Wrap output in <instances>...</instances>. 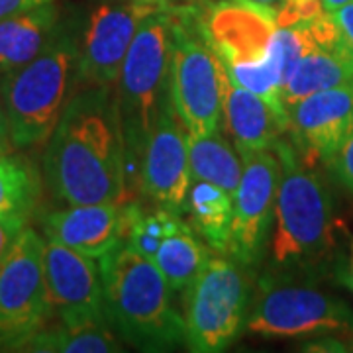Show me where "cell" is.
Segmentation results:
<instances>
[{
	"label": "cell",
	"mask_w": 353,
	"mask_h": 353,
	"mask_svg": "<svg viewBox=\"0 0 353 353\" xmlns=\"http://www.w3.org/2000/svg\"><path fill=\"white\" fill-rule=\"evenodd\" d=\"M43 173L67 204L130 202L116 87H85L69 97L48 139Z\"/></svg>",
	"instance_id": "6da1fadb"
},
{
	"label": "cell",
	"mask_w": 353,
	"mask_h": 353,
	"mask_svg": "<svg viewBox=\"0 0 353 353\" xmlns=\"http://www.w3.org/2000/svg\"><path fill=\"white\" fill-rule=\"evenodd\" d=\"M281 159L271 269L312 279L334 252V199L324 176L279 138L273 145Z\"/></svg>",
	"instance_id": "7a4b0ae2"
},
{
	"label": "cell",
	"mask_w": 353,
	"mask_h": 353,
	"mask_svg": "<svg viewBox=\"0 0 353 353\" xmlns=\"http://www.w3.org/2000/svg\"><path fill=\"white\" fill-rule=\"evenodd\" d=\"M173 39L175 16L171 6L159 2L139 22L116 83L126 150L128 201H136L141 192L143 150L169 94Z\"/></svg>",
	"instance_id": "3957f363"
},
{
	"label": "cell",
	"mask_w": 353,
	"mask_h": 353,
	"mask_svg": "<svg viewBox=\"0 0 353 353\" xmlns=\"http://www.w3.org/2000/svg\"><path fill=\"white\" fill-rule=\"evenodd\" d=\"M106 318L132 345L167 352L185 343V318L171 301V287L153 263L126 240L99 257Z\"/></svg>",
	"instance_id": "277c9868"
},
{
	"label": "cell",
	"mask_w": 353,
	"mask_h": 353,
	"mask_svg": "<svg viewBox=\"0 0 353 353\" xmlns=\"http://www.w3.org/2000/svg\"><path fill=\"white\" fill-rule=\"evenodd\" d=\"M77 81V32L59 26L46 50L24 67L0 77L14 150L48 141Z\"/></svg>",
	"instance_id": "5b68a950"
},
{
	"label": "cell",
	"mask_w": 353,
	"mask_h": 353,
	"mask_svg": "<svg viewBox=\"0 0 353 353\" xmlns=\"http://www.w3.org/2000/svg\"><path fill=\"white\" fill-rule=\"evenodd\" d=\"M306 277L269 269L255 281L245 332L261 338L353 334V308Z\"/></svg>",
	"instance_id": "8992f818"
},
{
	"label": "cell",
	"mask_w": 353,
	"mask_h": 353,
	"mask_svg": "<svg viewBox=\"0 0 353 353\" xmlns=\"http://www.w3.org/2000/svg\"><path fill=\"white\" fill-rule=\"evenodd\" d=\"M175 39L169 94L187 136H208L222 128L228 75L222 59L202 36L192 4L171 8Z\"/></svg>",
	"instance_id": "52a82bcc"
},
{
	"label": "cell",
	"mask_w": 353,
	"mask_h": 353,
	"mask_svg": "<svg viewBox=\"0 0 353 353\" xmlns=\"http://www.w3.org/2000/svg\"><path fill=\"white\" fill-rule=\"evenodd\" d=\"M253 269L226 253L210 255L185 290V345L194 353L228 350L245 330L253 296Z\"/></svg>",
	"instance_id": "ba28073f"
},
{
	"label": "cell",
	"mask_w": 353,
	"mask_h": 353,
	"mask_svg": "<svg viewBox=\"0 0 353 353\" xmlns=\"http://www.w3.org/2000/svg\"><path fill=\"white\" fill-rule=\"evenodd\" d=\"M43 250L46 240L26 226L0 263V350L22 352L53 314Z\"/></svg>",
	"instance_id": "9c48e42d"
},
{
	"label": "cell",
	"mask_w": 353,
	"mask_h": 353,
	"mask_svg": "<svg viewBox=\"0 0 353 353\" xmlns=\"http://www.w3.org/2000/svg\"><path fill=\"white\" fill-rule=\"evenodd\" d=\"M157 4V0L99 2L77 34V83L116 87L139 22Z\"/></svg>",
	"instance_id": "30bf717a"
},
{
	"label": "cell",
	"mask_w": 353,
	"mask_h": 353,
	"mask_svg": "<svg viewBox=\"0 0 353 353\" xmlns=\"http://www.w3.org/2000/svg\"><path fill=\"white\" fill-rule=\"evenodd\" d=\"M241 179L234 192V220L230 255L255 269L261 263L275 222L281 159L277 152L250 153L241 157Z\"/></svg>",
	"instance_id": "8fae6325"
},
{
	"label": "cell",
	"mask_w": 353,
	"mask_h": 353,
	"mask_svg": "<svg viewBox=\"0 0 353 353\" xmlns=\"http://www.w3.org/2000/svg\"><path fill=\"white\" fill-rule=\"evenodd\" d=\"M202 36L222 63H257L267 57L277 32L275 10L255 0L192 2Z\"/></svg>",
	"instance_id": "7c38bea8"
},
{
	"label": "cell",
	"mask_w": 353,
	"mask_h": 353,
	"mask_svg": "<svg viewBox=\"0 0 353 353\" xmlns=\"http://www.w3.org/2000/svg\"><path fill=\"white\" fill-rule=\"evenodd\" d=\"M190 185L189 136L167 94L143 150L141 192L157 206L183 216L189 208Z\"/></svg>",
	"instance_id": "4fadbf2b"
},
{
	"label": "cell",
	"mask_w": 353,
	"mask_h": 353,
	"mask_svg": "<svg viewBox=\"0 0 353 353\" xmlns=\"http://www.w3.org/2000/svg\"><path fill=\"white\" fill-rule=\"evenodd\" d=\"M46 283L53 312L69 328L108 324L101 265L57 241H46Z\"/></svg>",
	"instance_id": "5bb4252c"
},
{
	"label": "cell",
	"mask_w": 353,
	"mask_h": 353,
	"mask_svg": "<svg viewBox=\"0 0 353 353\" xmlns=\"http://www.w3.org/2000/svg\"><path fill=\"white\" fill-rule=\"evenodd\" d=\"M292 145L308 165H330L353 134V85L310 94L289 110Z\"/></svg>",
	"instance_id": "9a60e30c"
},
{
	"label": "cell",
	"mask_w": 353,
	"mask_h": 353,
	"mask_svg": "<svg viewBox=\"0 0 353 353\" xmlns=\"http://www.w3.org/2000/svg\"><path fill=\"white\" fill-rule=\"evenodd\" d=\"M138 201L71 204L43 218L46 238L94 259L126 240Z\"/></svg>",
	"instance_id": "2e32d148"
},
{
	"label": "cell",
	"mask_w": 353,
	"mask_h": 353,
	"mask_svg": "<svg viewBox=\"0 0 353 353\" xmlns=\"http://www.w3.org/2000/svg\"><path fill=\"white\" fill-rule=\"evenodd\" d=\"M222 124L226 126L240 157H243L271 150L289 130V118L279 114L255 92L228 79Z\"/></svg>",
	"instance_id": "e0dca14e"
},
{
	"label": "cell",
	"mask_w": 353,
	"mask_h": 353,
	"mask_svg": "<svg viewBox=\"0 0 353 353\" xmlns=\"http://www.w3.org/2000/svg\"><path fill=\"white\" fill-rule=\"evenodd\" d=\"M59 30L53 2L0 20V77L36 59Z\"/></svg>",
	"instance_id": "ac0fdd59"
},
{
	"label": "cell",
	"mask_w": 353,
	"mask_h": 353,
	"mask_svg": "<svg viewBox=\"0 0 353 353\" xmlns=\"http://www.w3.org/2000/svg\"><path fill=\"white\" fill-rule=\"evenodd\" d=\"M345 85H353L352 57L340 48H314L306 51L292 67L281 88V99L289 110L292 104L310 94Z\"/></svg>",
	"instance_id": "d6986e66"
},
{
	"label": "cell",
	"mask_w": 353,
	"mask_h": 353,
	"mask_svg": "<svg viewBox=\"0 0 353 353\" xmlns=\"http://www.w3.org/2000/svg\"><path fill=\"white\" fill-rule=\"evenodd\" d=\"M187 212L192 228L214 252H230L234 220V201L230 192L206 181H192Z\"/></svg>",
	"instance_id": "ffe728a7"
},
{
	"label": "cell",
	"mask_w": 353,
	"mask_h": 353,
	"mask_svg": "<svg viewBox=\"0 0 353 353\" xmlns=\"http://www.w3.org/2000/svg\"><path fill=\"white\" fill-rule=\"evenodd\" d=\"M189 161L192 181H206L234 196L241 179L240 153L234 152L222 128L208 136H189Z\"/></svg>",
	"instance_id": "44dd1931"
},
{
	"label": "cell",
	"mask_w": 353,
	"mask_h": 353,
	"mask_svg": "<svg viewBox=\"0 0 353 353\" xmlns=\"http://www.w3.org/2000/svg\"><path fill=\"white\" fill-rule=\"evenodd\" d=\"M208 257L210 255L194 230L187 226V222H183L179 230L159 245L153 263L157 265L171 290L185 292L201 275Z\"/></svg>",
	"instance_id": "7402d4cb"
},
{
	"label": "cell",
	"mask_w": 353,
	"mask_h": 353,
	"mask_svg": "<svg viewBox=\"0 0 353 353\" xmlns=\"http://www.w3.org/2000/svg\"><path fill=\"white\" fill-rule=\"evenodd\" d=\"M120 340L114 336L110 324L83 326V328H41L30 338L22 352L57 353H114L120 352Z\"/></svg>",
	"instance_id": "603a6c76"
},
{
	"label": "cell",
	"mask_w": 353,
	"mask_h": 353,
	"mask_svg": "<svg viewBox=\"0 0 353 353\" xmlns=\"http://www.w3.org/2000/svg\"><path fill=\"white\" fill-rule=\"evenodd\" d=\"M39 190L41 183L34 165L8 155L0 157V214L30 216Z\"/></svg>",
	"instance_id": "cb8c5ba5"
},
{
	"label": "cell",
	"mask_w": 353,
	"mask_h": 353,
	"mask_svg": "<svg viewBox=\"0 0 353 353\" xmlns=\"http://www.w3.org/2000/svg\"><path fill=\"white\" fill-rule=\"evenodd\" d=\"M183 224V218L157 206L155 210H143L138 204L132 222L128 226L126 241L143 257L153 259L159 245Z\"/></svg>",
	"instance_id": "d4e9b609"
},
{
	"label": "cell",
	"mask_w": 353,
	"mask_h": 353,
	"mask_svg": "<svg viewBox=\"0 0 353 353\" xmlns=\"http://www.w3.org/2000/svg\"><path fill=\"white\" fill-rule=\"evenodd\" d=\"M330 14L338 30V48L353 59V2H347Z\"/></svg>",
	"instance_id": "484cf974"
},
{
	"label": "cell",
	"mask_w": 353,
	"mask_h": 353,
	"mask_svg": "<svg viewBox=\"0 0 353 353\" xmlns=\"http://www.w3.org/2000/svg\"><path fill=\"white\" fill-rule=\"evenodd\" d=\"M340 185L353 196V134L328 165Z\"/></svg>",
	"instance_id": "4316f807"
},
{
	"label": "cell",
	"mask_w": 353,
	"mask_h": 353,
	"mask_svg": "<svg viewBox=\"0 0 353 353\" xmlns=\"http://www.w3.org/2000/svg\"><path fill=\"white\" fill-rule=\"evenodd\" d=\"M28 216L24 214H0V263L10 253L12 245L26 228Z\"/></svg>",
	"instance_id": "83f0119b"
},
{
	"label": "cell",
	"mask_w": 353,
	"mask_h": 353,
	"mask_svg": "<svg viewBox=\"0 0 353 353\" xmlns=\"http://www.w3.org/2000/svg\"><path fill=\"white\" fill-rule=\"evenodd\" d=\"M53 0H0V20H6L16 14L28 12L32 8H38L41 4H48Z\"/></svg>",
	"instance_id": "f1b7e54d"
},
{
	"label": "cell",
	"mask_w": 353,
	"mask_h": 353,
	"mask_svg": "<svg viewBox=\"0 0 353 353\" xmlns=\"http://www.w3.org/2000/svg\"><path fill=\"white\" fill-rule=\"evenodd\" d=\"M304 352H347L350 347L340 340H332V338H322V340L310 341L303 347Z\"/></svg>",
	"instance_id": "f546056e"
},
{
	"label": "cell",
	"mask_w": 353,
	"mask_h": 353,
	"mask_svg": "<svg viewBox=\"0 0 353 353\" xmlns=\"http://www.w3.org/2000/svg\"><path fill=\"white\" fill-rule=\"evenodd\" d=\"M0 143L14 150L12 139H10V124H8V116H6V108H4L2 97H0Z\"/></svg>",
	"instance_id": "4dcf8cb0"
},
{
	"label": "cell",
	"mask_w": 353,
	"mask_h": 353,
	"mask_svg": "<svg viewBox=\"0 0 353 353\" xmlns=\"http://www.w3.org/2000/svg\"><path fill=\"white\" fill-rule=\"evenodd\" d=\"M320 2H322V6H324V10H326V12H334V10H338V8L343 6V4L353 2V0H320Z\"/></svg>",
	"instance_id": "1f68e13d"
},
{
	"label": "cell",
	"mask_w": 353,
	"mask_h": 353,
	"mask_svg": "<svg viewBox=\"0 0 353 353\" xmlns=\"http://www.w3.org/2000/svg\"><path fill=\"white\" fill-rule=\"evenodd\" d=\"M167 6H171V8H176V6H189L192 2H196V0H163Z\"/></svg>",
	"instance_id": "d6a6232c"
},
{
	"label": "cell",
	"mask_w": 353,
	"mask_h": 353,
	"mask_svg": "<svg viewBox=\"0 0 353 353\" xmlns=\"http://www.w3.org/2000/svg\"><path fill=\"white\" fill-rule=\"evenodd\" d=\"M255 2H259V4H263V6H269V8H279L283 2H287V0H255Z\"/></svg>",
	"instance_id": "836d02e7"
},
{
	"label": "cell",
	"mask_w": 353,
	"mask_h": 353,
	"mask_svg": "<svg viewBox=\"0 0 353 353\" xmlns=\"http://www.w3.org/2000/svg\"><path fill=\"white\" fill-rule=\"evenodd\" d=\"M347 285L353 289V243H352V261H350V275H347Z\"/></svg>",
	"instance_id": "e575fe53"
},
{
	"label": "cell",
	"mask_w": 353,
	"mask_h": 353,
	"mask_svg": "<svg viewBox=\"0 0 353 353\" xmlns=\"http://www.w3.org/2000/svg\"><path fill=\"white\" fill-rule=\"evenodd\" d=\"M12 153V150L10 148H6V145H2L0 143V157H4V155H10Z\"/></svg>",
	"instance_id": "d590c367"
}]
</instances>
